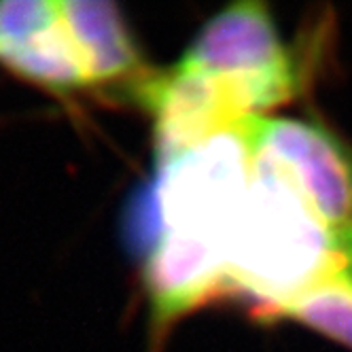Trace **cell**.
I'll return each instance as SVG.
<instances>
[{
    "instance_id": "obj_4",
    "label": "cell",
    "mask_w": 352,
    "mask_h": 352,
    "mask_svg": "<svg viewBox=\"0 0 352 352\" xmlns=\"http://www.w3.org/2000/svg\"><path fill=\"white\" fill-rule=\"evenodd\" d=\"M176 66L255 83L276 107L295 98L299 87L295 62L261 3H236L214 15Z\"/></svg>"
},
{
    "instance_id": "obj_6",
    "label": "cell",
    "mask_w": 352,
    "mask_h": 352,
    "mask_svg": "<svg viewBox=\"0 0 352 352\" xmlns=\"http://www.w3.org/2000/svg\"><path fill=\"white\" fill-rule=\"evenodd\" d=\"M144 287L153 327L168 329L179 318L228 293L225 242L179 232H157L144 261Z\"/></svg>"
},
{
    "instance_id": "obj_8",
    "label": "cell",
    "mask_w": 352,
    "mask_h": 352,
    "mask_svg": "<svg viewBox=\"0 0 352 352\" xmlns=\"http://www.w3.org/2000/svg\"><path fill=\"white\" fill-rule=\"evenodd\" d=\"M278 318L310 327L352 350V278L338 276L312 287L293 299Z\"/></svg>"
},
{
    "instance_id": "obj_3",
    "label": "cell",
    "mask_w": 352,
    "mask_h": 352,
    "mask_svg": "<svg viewBox=\"0 0 352 352\" xmlns=\"http://www.w3.org/2000/svg\"><path fill=\"white\" fill-rule=\"evenodd\" d=\"M250 138L301 191L352 259V151L320 123L257 117Z\"/></svg>"
},
{
    "instance_id": "obj_1",
    "label": "cell",
    "mask_w": 352,
    "mask_h": 352,
    "mask_svg": "<svg viewBox=\"0 0 352 352\" xmlns=\"http://www.w3.org/2000/svg\"><path fill=\"white\" fill-rule=\"evenodd\" d=\"M225 270L228 291L274 320L312 287L352 278V259L301 191L255 151L253 181L225 242Z\"/></svg>"
},
{
    "instance_id": "obj_2",
    "label": "cell",
    "mask_w": 352,
    "mask_h": 352,
    "mask_svg": "<svg viewBox=\"0 0 352 352\" xmlns=\"http://www.w3.org/2000/svg\"><path fill=\"white\" fill-rule=\"evenodd\" d=\"M253 121L160 160L153 191L157 232L228 242L255 172Z\"/></svg>"
},
{
    "instance_id": "obj_7",
    "label": "cell",
    "mask_w": 352,
    "mask_h": 352,
    "mask_svg": "<svg viewBox=\"0 0 352 352\" xmlns=\"http://www.w3.org/2000/svg\"><path fill=\"white\" fill-rule=\"evenodd\" d=\"M60 11L89 87L125 91L136 100L153 72L146 70L119 9L100 0H64Z\"/></svg>"
},
{
    "instance_id": "obj_5",
    "label": "cell",
    "mask_w": 352,
    "mask_h": 352,
    "mask_svg": "<svg viewBox=\"0 0 352 352\" xmlns=\"http://www.w3.org/2000/svg\"><path fill=\"white\" fill-rule=\"evenodd\" d=\"M0 64L56 94L89 89L58 0L0 3Z\"/></svg>"
}]
</instances>
